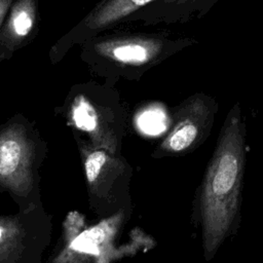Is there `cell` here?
<instances>
[{
  "instance_id": "cell-11",
  "label": "cell",
  "mask_w": 263,
  "mask_h": 263,
  "mask_svg": "<svg viewBox=\"0 0 263 263\" xmlns=\"http://www.w3.org/2000/svg\"><path fill=\"white\" fill-rule=\"evenodd\" d=\"M11 5H12V0H0V27Z\"/></svg>"
},
{
  "instance_id": "cell-2",
  "label": "cell",
  "mask_w": 263,
  "mask_h": 263,
  "mask_svg": "<svg viewBox=\"0 0 263 263\" xmlns=\"http://www.w3.org/2000/svg\"><path fill=\"white\" fill-rule=\"evenodd\" d=\"M218 109L216 98L204 92L193 93L180 102L173 110L171 127L160 150L182 154L198 147L210 136Z\"/></svg>"
},
{
  "instance_id": "cell-4",
  "label": "cell",
  "mask_w": 263,
  "mask_h": 263,
  "mask_svg": "<svg viewBox=\"0 0 263 263\" xmlns=\"http://www.w3.org/2000/svg\"><path fill=\"white\" fill-rule=\"evenodd\" d=\"M220 0H155L149 4L151 23L186 24L203 17Z\"/></svg>"
},
{
  "instance_id": "cell-3",
  "label": "cell",
  "mask_w": 263,
  "mask_h": 263,
  "mask_svg": "<svg viewBox=\"0 0 263 263\" xmlns=\"http://www.w3.org/2000/svg\"><path fill=\"white\" fill-rule=\"evenodd\" d=\"M197 42L192 37L137 36L104 40L96 44V50L117 64L149 68Z\"/></svg>"
},
{
  "instance_id": "cell-7",
  "label": "cell",
  "mask_w": 263,
  "mask_h": 263,
  "mask_svg": "<svg viewBox=\"0 0 263 263\" xmlns=\"http://www.w3.org/2000/svg\"><path fill=\"white\" fill-rule=\"evenodd\" d=\"M36 25L35 0H16L4 26L5 41L11 47L20 44L34 30Z\"/></svg>"
},
{
  "instance_id": "cell-9",
  "label": "cell",
  "mask_w": 263,
  "mask_h": 263,
  "mask_svg": "<svg viewBox=\"0 0 263 263\" xmlns=\"http://www.w3.org/2000/svg\"><path fill=\"white\" fill-rule=\"evenodd\" d=\"M71 249H73L75 251H79V252L93 254V255L99 254V249H98L97 245H93L87 240H84V239L80 238L79 236L75 240L72 241Z\"/></svg>"
},
{
  "instance_id": "cell-1",
  "label": "cell",
  "mask_w": 263,
  "mask_h": 263,
  "mask_svg": "<svg viewBox=\"0 0 263 263\" xmlns=\"http://www.w3.org/2000/svg\"><path fill=\"white\" fill-rule=\"evenodd\" d=\"M246 135L241 107L236 102L224 119L203 182L201 215L206 255L215 252L236 213L246 157Z\"/></svg>"
},
{
  "instance_id": "cell-12",
  "label": "cell",
  "mask_w": 263,
  "mask_h": 263,
  "mask_svg": "<svg viewBox=\"0 0 263 263\" xmlns=\"http://www.w3.org/2000/svg\"><path fill=\"white\" fill-rule=\"evenodd\" d=\"M0 237H1V229H0Z\"/></svg>"
},
{
  "instance_id": "cell-8",
  "label": "cell",
  "mask_w": 263,
  "mask_h": 263,
  "mask_svg": "<svg viewBox=\"0 0 263 263\" xmlns=\"http://www.w3.org/2000/svg\"><path fill=\"white\" fill-rule=\"evenodd\" d=\"M107 153L103 150H95L89 153L85 159L84 167L87 180L91 183L93 182L101 173L102 167L107 161Z\"/></svg>"
},
{
  "instance_id": "cell-10",
  "label": "cell",
  "mask_w": 263,
  "mask_h": 263,
  "mask_svg": "<svg viewBox=\"0 0 263 263\" xmlns=\"http://www.w3.org/2000/svg\"><path fill=\"white\" fill-rule=\"evenodd\" d=\"M104 236H105L104 231L101 228H92L88 231H84L79 235L80 238L87 240L93 245H98L102 242L104 239Z\"/></svg>"
},
{
  "instance_id": "cell-5",
  "label": "cell",
  "mask_w": 263,
  "mask_h": 263,
  "mask_svg": "<svg viewBox=\"0 0 263 263\" xmlns=\"http://www.w3.org/2000/svg\"><path fill=\"white\" fill-rule=\"evenodd\" d=\"M24 126L12 123L0 134V177L13 175L23 164L28 149Z\"/></svg>"
},
{
  "instance_id": "cell-6",
  "label": "cell",
  "mask_w": 263,
  "mask_h": 263,
  "mask_svg": "<svg viewBox=\"0 0 263 263\" xmlns=\"http://www.w3.org/2000/svg\"><path fill=\"white\" fill-rule=\"evenodd\" d=\"M154 1L155 0H103L86 17L85 27L91 31L105 29L138 9L148 6Z\"/></svg>"
}]
</instances>
